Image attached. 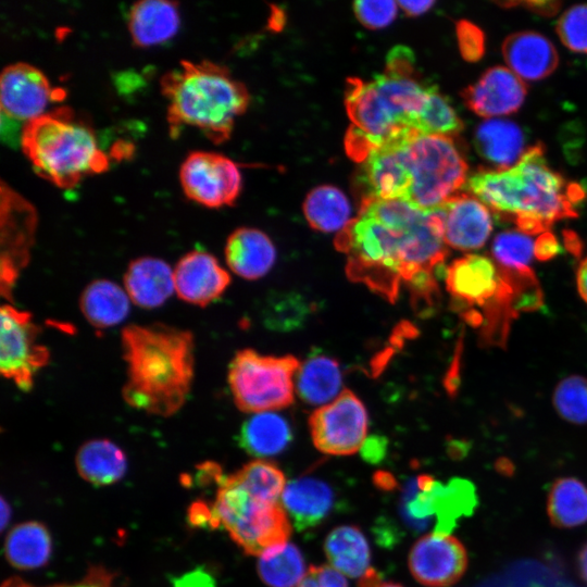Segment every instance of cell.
I'll list each match as a JSON object with an SVG mask.
<instances>
[{"label": "cell", "mask_w": 587, "mask_h": 587, "mask_svg": "<svg viewBox=\"0 0 587 587\" xmlns=\"http://www.w3.org/2000/svg\"><path fill=\"white\" fill-rule=\"evenodd\" d=\"M335 246L347 255L348 277L391 302L401 283L435 274L448 255L440 209L424 211L403 200H362Z\"/></svg>", "instance_id": "cell-1"}, {"label": "cell", "mask_w": 587, "mask_h": 587, "mask_svg": "<svg viewBox=\"0 0 587 587\" xmlns=\"http://www.w3.org/2000/svg\"><path fill=\"white\" fill-rule=\"evenodd\" d=\"M414 64L411 50L397 46L382 74L348 80L345 103L351 125L346 148L354 160L362 162L375 149L420 135L416 124L434 85L420 79Z\"/></svg>", "instance_id": "cell-2"}, {"label": "cell", "mask_w": 587, "mask_h": 587, "mask_svg": "<svg viewBox=\"0 0 587 587\" xmlns=\"http://www.w3.org/2000/svg\"><path fill=\"white\" fill-rule=\"evenodd\" d=\"M465 187L527 235L542 234L555 222L577 216L576 205L585 196L578 184L566 182L547 164L541 142L528 147L510 168L477 170Z\"/></svg>", "instance_id": "cell-3"}, {"label": "cell", "mask_w": 587, "mask_h": 587, "mask_svg": "<svg viewBox=\"0 0 587 587\" xmlns=\"http://www.w3.org/2000/svg\"><path fill=\"white\" fill-rule=\"evenodd\" d=\"M126 363L122 397L132 408L168 417L190 394L195 376V339L190 330L164 324H130L122 329Z\"/></svg>", "instance_id": "cell-4"}, {"label": "cell", "mask_w": 587, "mask_h": 587, "mask_svg": "<svg viewBox=\"0 0 587 587\" xmlns=\"http://www.w3.org/2000/svg\"><path fill=\"white\" fill-rule=\"evenodd\" d=\"M160 86L167 100L166 120L174 139L184 126H191L212 142L222 143L250 101L245 85L227 67L208 60H182L161 77Z\"/></svg>", "instance_id": "cell-5"}, {"label": "cell", "mask_w": 587, "mask_h": 587, "mask_svg": "<svg viewBox=\"0 0 587 587\" xmlns=\"http://www.w3.org/2000/svg\"><path fill=\"white\" fill-rule=\"evenodd\" d=\"M21 147L40 177L64 189L86 176L105 172L110 165L90 124L68 107L25 123Z\"/></svg>", "instance_id": "cell-6"}, {"label": "cell", "mask_w": 587, "mask_h": 587, "mask_svg": "<svg viewBox=\"0 0 587 587\" xmlns=\"http://www.w3.org/2000/svg\"><path fill=\"white\" fill-rule=\"evenodd\" d=\"M213 528L223 526L246 554L288 542L291 523L282 503L264 502L252 496L232 474L218 482L212 505Z\"/></svg>", "instance_id": "cell-7"}, {"label": "cell", "mask_w": 587, "mask_h": 587, "mask_svg": "<svg viewBox=\"0 0 587 587\" xmlns=\"http://www.w3.org/2000/svg\"><path fill=\"white\" fill-rule=\"evenodd\" d=\"M405 157L410 176L405 201L417 209H439L467 182V163L452 137L416 135L405 143Z\"/></svg>", "instance_id": "cell-8"}, {"label": "cell", "mask_w": 587, "mask_h": 587, "mask_svg": "<svg viewBox=\"0 0 587 587\" xmlns=\"http://www.w3.org/2000/svg\"><path fill=\"white\" fill-rule=\"evenodd\" d=\"M300 367L292 355H263L239 350L228 369V384L237 408L246 413L283 409L294 401V376Z\"/></svg>", "instance_id": "cell-9"}, {"label": "cell", "mask_w": 587, "mask_h": 587, "mask_svg": "<svg viewBox=\"0 0 587 587\" xmlns=\"http://www.w3.org/2000/svg\"><path fill=\"white\" fill-rule=\"evenodd\" d=\"M0 372L22 391H29L50 352L38 342L40 327L29 312L4 303L0 311Z\"/></svg>", "instance_id": "cell-10"}, {"label": "cell", "mask_w": 587, "mask_h": 587, "mask_svg": "<svg viewBox=\"0 0 587 587\" xmlns=\"http://www.w3.org/2000/svg\"><path fill=\"white\" fill-rule=\"evenodd\" d=\"M309 427L320 451L349 455L360 450L365 441L367 413L361 400L346 389L312 413Z\"/></svg>", "instance_id": "cell-11"}, {"label": "cell", "mask_w": 587, "mask_h": 587, "mask_svg": "<svg viewBox=\"0 0 587 587\" xmlns=\"http://www.w3.org/2000/svg\"><path fill=\"white\" fill-rule=\"evenodd\" d=\"M179 180L187 198L207 208L233 205L242 184L235 162L210 151L189 153L180 165Z\"/></svg>", "instance_id": "cell-12"}, {"label": "cell", "mask_w": 587, "mask_h": 587, "mask_svg": "<svg viewBox=\"0 0 587 587\" xmlns=\"http://www.w3.org/2000/svg\"><path fill=\"white\" fill-rule=\"evenodd\" d=\"M36 210L22 196L1 183V292L11 300L20 272L29 259L36 230Z\"/></svg>", "instance_id": "cell-13"}, {"label": "cell", "mask_w": 587, "mask_h": 587, "mask_svg": "<svg viewBox=\"0 0 587 587\" xmlns=\"http://www.w3.org/2000/svg\"><path fill=\"white\" fill-rule=\"evenodd\" d=\"M61 97V91L57 92L48 77L32 64L12 63L1 73V112L11 120L27 123L45 114L48 104Z\"/></svg>", "instance_id": "cell-14"}, {"label": "cell", "mask_w": 587, "mask_h": 587, "mask_svg": "<svg viewBox=\"0 0 587 587\" xmlns=\"http://www.w3.org/2000/svg\"><path fill=\"white\" fill-rule=\"evenodd\" d=\"M467 567V552L455 537L432 533L420 538L409 553L413 577L426 587H449Z\"/></svg>", "instance_id": "cell-15"}, {"label": "cell", "mask_w": 587, "mask_h": 587, "mask_svg": "<svg viewBox=\"0 0 587 587\" xmlns=\"http://www.w3.org/2000/svg\"><path fill=\"white\" fill-rule=\"evenodd\" d=\"M465 105L475 114L494 118L516 112L526 97V85L511 70L492 66L462 91Z\"/></svg>", "instance_id": "cell-16"}, {"label": "cell", "mask_w": 587, "mask_h": 587, "mask_svg": "<svg viewBox=\"0 0 587 587\" xmlns=\"http://www.w3.org/2000/svg\"><path fill=\"white\" fill-rule=\"evenodd\" d=\"M177 297L190 304L207 307L227 289L228 272L209 252L192 250L183 255L174 270Z\"/></svg>", "instance_id": "cell-17"}, {"label": "cell", "mask_w": 587, "mask_h": 587, "mask_svg": "<svg viewBox=\"0 0 587 587\" xmlns=\"http://www.w3.org/2000/svg\"><path fill=\"white\" fill-rule=\"evenodd\" d=\"M447 246L461 251L482 248L492 230L490 211L470 192H458L439 208Z\"/></svg>", "instance_id": "cell-18"}, {"label": "cell", "mask_w": 587, "mask_h": 587, "mask_svg": "<svg viewBox=\"0 0 587 587\" xmlns=\"http://www.w3.org/2000/svg\"><path fill=\"white\" fill-rule=\"evenodd\" d=\"M502 54L510 70L522 80H539L558 66V52L552 42L536 32L509 35L502 43Z\"/></svg>", "instance_id": "cell-19"}, {"label": "cell", "mask_w": 587, "mask_h": 587, "mask_svg": "<svg viewBox=\"0 0 587 587\" xmlns=\"http://www.w3.org/2000/svg\"><path fill=\"white\" fill-rule=\"evenodd\" d=\"M334 492L328 484L314 477L287 483L280 503L298 530L316 526L330 513Z\"/></svg>", "instance_id": "cell-20"}, {"label": "cell", "mask_w": 587, "mask_h": 587, "mask_svg": "<svg viewBox=\"0 0 587 587\" xmlns=\"http://www.w3.org/2000/svg\"><path fill=\"white\" fill-rule=\"evenodd\" d=\"M124 289L134 304L143 309L158 308L175 290L173 270L161 259L138 258L127 266Z\"/></svg>", "instance_id": "cell-21"}, {"label": "cell", "mask_w": 587, "mask_h": 587, "mask_svg": "<svg viewBox=\"0 0 587 587\" xmlns=\"http://www.w3.org/2000/svg\"><path fill=\"white\" fill-rule=\"evenodd\" d=\"M180 25L178 3L165 0H142L129 10L128 29L133 43L148 48L173 38Z\"/></svg>", "instance_id": "cell-22"}, {"label": "cell", "mask_w": 587, "mask_h": 587, "mask_svg": "<svg viewBox=\"0 0 587 587\" xmlns=\"http://www.w3.org/2000/svg\"><path fill=\"white\" fill-rule=\"evenodd\" d=\"M225 258L229 268L246 279H258L273 266L276 250L267 235L257 228L240 227L226 241Z\"/></svg>", "instance_id": "cell-23"}, {"label": "cell", "mask_w": 587, "mask_h": 587, "mask_svg": "<svg viewBox=\"0 0 587 587\" xmlns=\"http://www.w3.org/2000/svg\"><path fill=\"white\" fill-rule=\"evenodd\" d=\"M474 146L478 154L494 170L514 166L525 154V136L514 122L503 118H488L480 123L474 134Z\"/></svg>", "instance_id": "cell-24"}, {"label": "cell", "mask_w": 587, "mask_h": 587, "mask_svg": "<svg viewBox=\"0 0 587 587\" xmlns=\"http://www.w3.org/2000/svg\"><path fill=\"white\" fill-rule=\"evenodd\" d=\"M79 309L90 325L108 328L126 319L129 297L116 283L104 278L95 279L80 294Z\"/></svg>", "instance_id": "cell-25"}, {"label": "cell", "mask_w": 587, "mask_h": 587, "mask_svg": "<svg viewBox=\"0 0 587 587\" xmlns=\"http://www.w3.org/2000/svg\"><path fill=\"white\" fill-rule=\"evenodd\" d=\"M78 474L96 486L112 485L127 471L124 451L108 439H92L83 444L76 453Z\"/></svg>", "instance_id": "cell-26"}, {"label": "cell", "mask_w": 587, "mask_h": 587, "mask_svg": "<svg viewBox=\"0 0 587 587\" xmlns=\"http://www.w3.org/2000/svg\"><path fill=\"white\" fill-rule=\"evenodd\" d=\"M324 551L330 565L351 578H362L373 569L367 540L360 528L344 525L326 537Z\"/></svg>", "instance_id": "cell-27"}, {"label": "cell", "mask_w": 587, "mask_h": 587, "mask_svg": "<svg viewBox=\"0 0 587 587\" xmlns=\"http://www.w3.org/2000/svg\"><path fill=\"white\" fill-rule=\"evenodd\" d=\"M292 440L288 422L272 412L252 415L241 426L238 441L242 449L259 458L272 457L283 452Z\"/></svg>", "instance_id": "cell-28"}, {"label": "cell", "mask_w": 587, "mask_h": 587, "mask_svg": "<svg viewBox=\"0 0 587 587\" xmlns=\"http://www.w3.org/2000/svg\"><path fill=\"white\" fill-rule=\"evenodd\" d=\"M4 551L9 563L18 570L43 566L52 552L50 533L39 522L21 523L8 534Z\"/></svg>", "instance_id": "cell-29"}, {"label": "cell", "mask_w": 587, "mask_h": 587, "mask_svg": "<svg viewBox=\"0 0 587 587\" xmlns=\"http://www.w3.org/2000/svg\"><path fill=\"white\" fill-rule=\"evenodd\" d=\"M341 387V372L336 360L311 355L297 372L296 388L300 398L309 404H327L336 399Z\"/></svg>", "instance_id": "cell-30"}, {"label": "cell", "mask_w": 587, "mask_h": 587, "mask_svg": "<svg viewBox=\"0 0 587 587\" xmlns=\"http://www.w3.org/2000/svg\"><path fill=\"white\" fill-rule=\"evenodd\" d=\"M303 213L310 226L323 233L340 232L352 220L347 196L330 185H321L308 193Z\"/></svg>", "instance_id": "cell-31"}, {"label": "cell", "mask_w": 587, "mask_h": 587, "mask_svg": "<svg viewBox=\"0 0 587 587\" xmlns=\"http://www.w3.org/2000/svg\"><path fill=\"white\" fill-rule=\"evenodd\" d=\"M550 522L559 528H571L587 522V487L574 477L553 482L547 502Z\"/></svg>", "instance_id": "cell-32"}, {"label": "cell", "mask_w": 587, "mask_h": 587, "mask_svg": "<svg viewBox=\"0 0 587 587\" xmlns=\"http://www.w3.org/2000/svg\"><path fill=\"white\" fill-rule=\"evenodd\" d=\"M476 502L474 486L469 480L453 478L447 485L436 480L434 505L437 523L434 533L448 535L461 516L473 511Z\"/></svg>", "instance_id": "cell-33"}, {"label": "cell", "mask_w": 587, "mask_h": 587, "mask_svg": "<svg viewBox=\"0 0 587 587\" xmlns=\"http://www.w3.org/2000/svg\"><path fill=\"white\" fill-rule=\"evenodd\" d=\"M258 573L270 587H297L307 571L300 550L286 542L264 551L258 561Z\"/></svg>", "instance_id": "cell-34"}, {"label": "cell", "mask_w": 587, "mask_h": 587, "mask_svg": "<svg viewBox=\"0 0 587 587\" xmlns=\"http://www.w3.org/2000/svg\"><path fill=\"white\" fill-rule=\"evenodd\" d=\"M233 475L255 498L268 503H280L287 484L284 473L275 463L251 461Z\"/></svg>", "instance_id": "cell-35"}, {"label": "cell", "mask_w": 587, "mask_h": 587, "mask_svg": "<svg viewBox=\"0 0 587 587\" xmlns=\"http://www.w3.org/2000/svg\"><path fill=\"white\" fill-rule=\"evenodd\" d=\"M462 129L463 122L455 110L437 87L433 86L426 105L419 117L416 132L420 135L453 137Z\"/></svg>", "instance_id": "cell-36"}, {"label": "cell", "mask_w": 587, "mask_h": 587, "mask_svg": "<svg viewBox=\"0 0 587 587\" xmlns=\"http://www.w3.org/2000/svg\"><path fill=\"white\" fill-rule=\"evenodd\" d=\"M553 407L563 420L587 424V377L570 375L558 383L552 394Z\"/></svg>", "instance_id": "cell-37"}, {"label": "cell", "mask_w": 587, "mask_h": 587, "mask_svg": "<svg viewBox=\"0 0 587 587\" xmlns=\"http://www.w3.org/2000/svg\"><path fill=\"white\" fill-rule=\"evenodd\" d=\"M535 241L529 235L516 230H505L498 234L491 245L495 262L512 271L530 268Z\"/></svg>", "instance_id": "cell-38"}, {"label": "cell", "mask_w": 587, "mask_h": 587, "mask_svg": "<svg viewBox=\"0 0 587 587\" xmlns=\"http://www.w3.org/2000/svg\"><path fill=\"white\" fill-rule=\"evenodd\" d=\"M308 315V305L298 295H277L271 299L265 310V321L270 328L290 330L301 324Z\"/></svg>", "instance_id": "cell-39"}, {"label": "cell", "mask_w": 587, "mask_h": 587, "mask_svg": "<svg viewBox=\"0 0 587 587\" xmlns=\"http://www.w3.org/2000/svg\"><path fill=\"white\" fill-rule=\"evenodd\" d=\"M555 30L571 51L587 54V4L567 9L558 20Z\"/></svg>", "instance_id": "cell-40"}, {"label": "cell", "mask_w": 587, "mask_h": 587, "mask_svg": "<svg viewBox=\"0 0 587 587\" xmlns=\"http://www.w3.org/2000/svg\"><path fill=\"white\" fill-rule=\"evenodd\" d=\"M396 1H357L353 11L359 22L367 28H383L388 26L398 12Z\"/></svg>", "instance_id": "cell-41"}, {"label": "cell", "mask_w": 587, "mask_h": 587, "mask_svg": "<svg viewBox=\"0 0 587 587\" xmlns=\"http://www.w3.org/2000/svg\"><path fill=\"white\" fill-rule=\"evenodd\" d=\"M457 38L462 57L470 62L478 61L485 52V36L475 24L461 20L457 24Z\"/></svg>", "instance_id": "cell-42"}, {"label": "cell", "mask_w": 587, "mask_h": 587, "mask_svg": "<svg viewBox=\"0 0 587 587\" xmlns=\"http://www.w3.org/2000/svg\"><path fill=\"white\" fill-rule=\"evenodd\" d=\"M2 587H33L20 578L5 580ZM51 587H115L114 574L100 565H92L86 575L78 582L67 585H54Z\"/></svg>", "instance_id": "cell-43"}, {"label": "cell", "mask_w": 587, "mask_h": 587, "mask_svg": "<svg viewBox=\"0 0 587 587\" xmlns=\"http://www.w3.org/2000/svg\"><path fill=\"white\" fill-rule=\"evenodd\" d=\"M297 587H349L344 574L332 565H313Z\"/></svg>", "instance_id": "cell-44"}, {"label": "cell", "mask_w": 587, "mask_h": 587, "mask_svg": "<svg viewBox=\"0 0 587 587\" xmlns=\"http://www.w3.org/2000/svg\"><path fill=\"white\" fill-rule=\"evenodd\" d=\"M559 252V243L555 236L550 232H545L535 241L534 255L539 261H548Z\"/></svg>", "instance_id": "cell-45"}, {"label": "cell", "mask_w": 587, "mask_h": 587, "mask_svg": "<svg viewBox=\"0 0 587 587\" xmlns=\"http://www.w3.org/2000/svg\"><path fill=\"white\" fill-rule=\"evenodd\" d=\"M189 521L195 526H209L213 528L212 507L199 501L195 502L189 510Z\"/></svg>", "instance_id": "cell-46"}, {"label": "cell", "mask_w": 587, "mask_h": 587, "mask_svg": "<svg viewBox=\"0 0 587 587\" xmlns=\"http://www.w3.org/2000/svg\"><path fill=\"white\" fill-rule=\"evenodd\" d=\"M386 440L384 437L372 436L366 439L361 448L363 458L367 461H379L386 451Z\"/></svg>", "instance_id": "cell-47"}, {"label": "cell", "mask_w": 587, "mask_h": 587, "mask_svg": "<svg viewBox=\"0 0 587 587\" xmlns=\"http://www.w3.org/2000/svg\"><path fill=\"white\" fill-rule=\"evenodd\" d=\"M502 5L503 7L521 5V7H525L526 9L537 14L550 16L557 13L561 3L557 1H530V2H509V3H503Z\"/></svg>", "instance_id": "cell-48"}, {"label": "cell", "mask_w": 587, "mask_h": 587, "mask_svg": "<svg viewBox=\"0 0 587 587\" xmlns=\"http://www.w3.org/2000/svg\"><path fill=\"white\" fill-rule=\"evenodd\" d=\"M213 580L208 573L197 570L176 580L175 587H212Z\"/></svg>", "instance_id": "cell-49"}, {"label": "cell", "mask_w": 587, "mask_h": 587, "mask_svg": "<svg viewBox=\"0 0 587 587\" xmlns=\"http://www.w3.org/2000/svg\"><path fill=\"white\" fill-rule=\"evenodd\" d=\"M434 1H399L398 5L410 16H417L428 11Z\"/></svg>", "instance_id": "cell-50"}, {"label": "cell", "mask_w": 587, "mask_h": 587, "mask_svg": "<svg viewBox=\"0 0 587 587\" xmlns=\"http://www.w3.org/2000/svg\"><path fill=\"white\" fill-rule=\"evenodd\" d=\"M576 286L579 296L587 303V257L580 261L577 267Z\"/></svg>", "instance_id": "cell-51"}, {"label": "cell", "mask_w": 587, "mask_h": 587, "mask_svg": "<svg viewBox=\"0 0 587 587\" xmlns=\"http://www.w3.org/2000/svg\"><path fill=\"white\" fill-rule=\"evenodd\" d=\"M577 567L580 577L587 583V542L583 546L577 555Z\"/></svg>", "instance_id": "cell-52"}, {"label": "cell", "mask_w": 587, "mask_h": 587, "mask_svg": "<svg viewBox=\"0 0 587 587\" xmlns=\"http://www.w3.org/2000/svg\"><path fill=\"white\" fill-rule=\"evenodd\" d=\"M1 529L4 530L10 517H11V510L9 503L4 500V498H1Z\"/></svg>", "instance_id": "cell-53"}, {"label": "cell", "mask_w": 587, "mask_h": 587, "mask_svg": "<svg viewBox=\"0 0 587 587\" xmlns=\"http://www.w3.org/2000/svg\"><path fill=\"white\" fill-rule=\"evenodd\" d=\"M376 587H403V586H401L399 584H396V583L382 582Z\"/></svg>", "instance_id": "cell-54"}]
</instances>
